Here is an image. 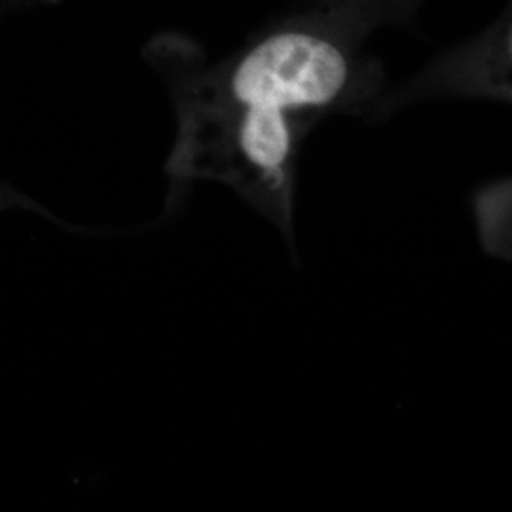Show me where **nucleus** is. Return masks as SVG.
I'll use <instances>...</instances> for the list:
<instances>
[{"mask_svg":"<svg viewBox=\"0 0 512 512\" xmlns=\"http://www.w3.org/2000/svg\"><path fill=\"white\" fill-rule=\"evenodd\" d=\"M346 50L315 31H279L258 42L217 78L209 103L289 112L306 122L353 90Z\"/></svg>","mask_w":512,"mask_h":512,"instance_id":"1","label":"nucleus"}]
</instances>
